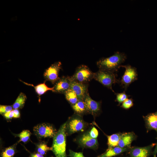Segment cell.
Wrapping results in <instances>:
<instances>
[{"label": "cell", "instance_id": "cell-1", "mask_svg": "<svg viewBox=\"0 0 157 157\" xmlns=\"http://www.w3.org/2000/svg\"><path fill=\"white\" fill-rule=\"evenodd\" d=\"M126 58L125 53L116 51L111 56L100 58L97 61L96 64L99 69L115 73Z\"/></svg>", "mask_w": 157, "mask_h": 157}, {"label": "cell", "instance_id": "cell-2", "mask_svg": "<svg viewBox=\"0 0 157 157\" xmlns=\"http://www.w3.org/2000/svg\"><path fill=\"white\" fill-rule=\"evenodd\" d=\"M66 122L63 124L53 138L52 151L56 157H67L66 152Z\"/></svg>", "mask_w": 157, "mask_h": 157}, {"label": "cell", "instance_id": "cell-3", "mask_svg": "<svg viewBox=\"0 0 157 157\" xmlns=\"http://www.w3.org/2000/svg\"><path fill=\"white\" fill-rule=\"evenodd\" d=\"M88 124L83 119L82 116L75 113L69 117L66 122V132L67 135L76 133L83 132Z\"/></svg>", "mask_w": 157, "mask_h": 157}, {"label": "cell", "instance_id": "cell-4", "mask_svg": "<svg viewBox=\"0 0 157 157\" xmlns=\"http://www.w3.org/2000/svg\"><path fill=\"white\" fill-rule=\"evenodd\" d=\"M117 76L116 73L99 69L97 72L94 73V78L115 93L112 86L115 83H119L120 80L117 78Z\"/></svg>", "mask_w": 157, "mask_h": 157}, {"label": "cell", "instance_id": "cell-5", "mask_svg": "<svg viewBox=\"0 0 157 157\" xmlns=\"http://www.w3.org/2000/svg\"><path fill=\"white\" fill-rule=\"evenodd\" d=\"M93 73L87 66L81 65L76 69L74 74L70 77L72 81L83 83H88L94 78Z\"/></svg>", "mask_w": 157, "mask_h": 157}, {"label": "cell", "instance_id": "cell-6", "mask_svg": "<svg viewBox=\"0 0 157 157\" xmlns=\"http://www.w3.org/2000/svg\"><path fill=\"white\" fill-rule=\"evenodd\" d=\"M33 131L34 135L40 139L53 138L57 132L52 125L46 123L38 124L34 127Z\"/></svg>", "mask_w": 157, "mask_h": 157}, {"label": "cell", "instance_id": "cell-7", "mask_svg": "<svg viewBox=\"0 0 157 157\" xmlns=\"http://www.w3.org/2000/svg\"><path fill=\"white\" fill-rule=\"evenodd\" d=\"M121 67L125 68V70L119 83L125 91L131 83L138 79V73L136 68L129 65H122Z\"/></svg>", "mask_w": 157, "mask_h": 157}, {"label": "cell", "instance_id": "cell-8", "mask_svg": "<svg viewBox=\"0 0 157 157\" xmlns=\"http://www.w3.org/2000/svg\"><path fill=\"white\" fill-rule=\"evenodd\" d=\"M77 142L83 148H89L94 150L98 148L99 145L97 139L92 138L88 131L80 135L77 139Z\"/></svg>", "mask_w": 157, "mask_h": 157}, {"label": "cell", "instance_id": "cell-9", "mask_svg": "<svg viewBox=\"0 0 157 157\" xmlns=\"http://www.w3.org/2000/svg\"><path fill=\"white\" fill-rule=\"evenodd\" d=\"M61 65L60 62H56L46 69L44 74V76L46 80L55 84L60 78L58 76V74L61 68Z\"/></svg>", "mask_w": 157, "mask_h": 157}, {"label": "cell", "instance_id": "cell-10", "mask_svg": "<svg viewBox=\"0 0 157 157\" xmlns=\"http://www.w3.org/2000/svg\"><path fill=\"white\" fill-rule=\"evenodd\" d=\"M85 104L87 114H90L95 117L99 114L101 108V102L93 100L89 93L85 96L83 99Z\"/></svg>", "mask_w": 157, "mask_h": 157}, {"label": "cell", "instance_id": "cell-11", "mask_svg": "<svg viewBox=\"0 0 157 157\" xmlns=\"http://www.w3.org/2000/svg\"><path fill=\"white\" fill-rule=\"evenodd\" d=\"M88 83H83L71 80L70 88L77 95L79 100H83L85 96L88 93Z\"/></svg>", "mask_w": 157, "mask_h": 157}, {"label": "cell", "instance_id": "cell-12", "mask_svg": "<svg viewBox=\"0 0 157 157\" xmlns=\"http://www.w3.org/2000/svg\"><path fill=\"white\" fill-rule=\"evenodd\" d=\"M70 77L63 76L55 83L53 86L54 92L64 94L70 88Z\"/></svg>", "mask_w": 157, "mask_h": 157}, {"label": "cell", "instance_id": "cell-13", "mask_svg": "<svg viewBox=\"0 0 157 157\" xmlns=\"http://www.w3.org/2000/svg\"><path fill=\"white\" fill-rule=\"evenodd\" d=\"M156 145L155 143H153L146 147L132 148L130 151L131 157H149L153 148Z\"/></svg>", "mask_w": 157, "mask_h": 157}, {"label": "cell", "instance_id": "cell-14", "mask_svg": "<svg viewBox=\"0 0 157 157\" xmlns=\"http://www.w3.org/2000/svg\"><path fill=\"white\" fill-rule=\"evenodd\" d=\"M143 118L147 131L153 130L157 132V111L148 114Z\"/></svg>", "mask_w": 157, "mask_h": 157}, {"label": "cell", "instance_id": "cell-15", "mask_svg": "<svg viewBox=\"0 0 157 157\" xmlns=\"http://www.w3.org/2000/svg\"><path fill=\"white\" fill-rule=\"evenodd\" d=\"M135 138V135L133 132L122 133L118 146L121 148H129Z\"/></svg>", "mask_w": 157, "mask_h": 157}, {"label": "cell", "instance_id": "cell-16", "mask_svg": "<svg viewBox=\"0 0 157 157\" xmlns=\"http://www.w3.org/2000/svg\"><path fill=\"white\" fill-rule=\"evenodd\" d=\"M128 148H121L118 146L108 149L104 153L97 157H113L126 151Z\"/></svg>", "mask_w": 157, "mask_h": 157}, {"label": "cell", "instance_id": "cell-17", "mask_svg": "<svg viewBox=\"0 0 157 157\" xmlns=\"http://www.w3.org/2000/svg\"><path fill=\"white\" fill-rule=\"evenodd\" d=\"M71 106L76 114L82 116L87 114L85 104L83 100H79L76 103Z\"/></svg>", "mask_w": 157, "mask_h": 157}, {"label": "cell", "instance_id": "cell-18", "mask_svg": "<svg viewBox=\"0 0 157 157\" xmlns=\"http://www.w3.org/2000/svg\"><path fill=\"white\" fill-rule=\"evenodd\" d=\"M26 85L33 86L36 91V93L40 97V96L44 94L45 93L48 91L50 90L54 92L53 87L52 88H50L48 87L45 83V82L43 83H40L38 85L34 86L33 85L28 84L22 81Z\"/></svg>", "mask_w": 157, "mask_h": 157}, {"label": "cell", "instance_id": "cell-19", "mask_svg": "<svg viewBox=\"0 0 157 157\" xmlns=\"http://www.w3.org/2000/svg\"><path fill=\"white\" fill-rule=\"evenodd\" d=\"M121 134L117 133L107 136L108 149L118 146Z\"/></svg>", "mask_w": 157, "mask_h": 157}, {"label": "cell", "instance_id": "cell-20", "mask_svg": "<svg viewBox=\"0 0 157 157\" xmlns=\"http://www.w3.org/2000/svg\"><path fill=\"white\" fill-rule=\"evenodd\" d=\"M27 97L25 94L21 92L12 105L14 109H21L24 106Z\"/></svg>", "mask_w": 157, "mask_h": 157}, {"label": "cell", "instance_id": "cell-21", "mask_svg": "<svg viewBox=\"0 0 157 157\" xmlns=\"http://www.w3.org/2000/svg\"><path fill=\"white\" fill-rule=\"evenodd\" d=\"M64 94L66 100L71 106L75 104L79 100L77 95L70 88Z\"/></svg>", "mask_w": 157, "mask_h": 157}, {"label": "cell", "instance_id": "cell-22", "mask_svg": "<svg viewBox=\"0 0 157 157\" xmlns=\"http://www.w3.org/2000/svg\"><path fill=\"white\" fill-rule=\"evenodd\" d=\"M17 144L16 143L4 149L1 153V157H14L16 152Z\"/></svg>", "mask_w": 157, "mask_h": 157}, {"label": "cell", "instance_id": "cell-23", "mask_svg": "<svg viewBox=\"0 0 157 157\" xmlns=\"http://www.w3.org/2000/svg\"><path fill=\"white\" fill-rule=\"evenodd\" d=\"M13 134L15 137H18L19 138L18 142H22L25 143L30 140L31 133L29 130H25L22 131L19 133L17 134L13 133Z\"/></svg>", "mask_w": 157, "mask_h": 157}, {"label": "cell", "instance_id": "cell-24", "mask_svg": "<svg viewBox=\"0 0 157 157\" xmlns=\"http://www.w3.org/2000/svg\"><path fill=\"white\" fill-rule=\"evenodd\" d=\"M37 152L43 155L46 154L49 151H52V147H49L45 142H41L36 145Z\"/></svg>", "mask_w": 157, "mask_h": 157}, {"label": "cell", "instance_id": "cell-25", "mask_svg": "<svg viewBox=\"0 0 157 157\" xmlns=\"http://www.w3.org/2000/svg\"><path fill=\"white\" fill-rule=\"evenodd\" d=\"M115 94L116 96L115 100L118 102L119 105L122 103L130 96L126 94L125 91L120 93H115Z\"/></svg>", "mask_w": 157, "mask_h": 157}, {"label": "cell", "instance_id": "cell-26", "mask_svg": "<svg viewBox=\"0 0 157 157\" xmlns=\"http://www.w3.org/2000/svg\"><path fill=\"white\" fill-rule=\"evenodd\" d=\"M133 105V99H128L122 103L121 107L125 109H128L132 107Z\"/></svg>", "mask_w": 157, "mask_h": 157}, {"label": "cell", "instance_id": "cell-27", "mask_svg": "<svg viewBox=\"0 0 157 157\" xmlns=\"http://www.w3.org/2000/svg\"><path fill=\"white\" fill-rule=\"evenodd\" d=\"M13 106H11L0 105V113L3 115L6 113L11 111L13 110Z\"/></svg>", "mask_w": 157, "mask_h": 157}, {"label": "cell", "instance_id": "cell-28", "mask_svg": "<svg viewBox=\"0 0 157 157\" xmlns=\"http://www.w3.org/2000/svg\"><path fill=\"white\" fill-rule=\"evenodd\" d=\"M69 152L68 156L69 157H85L82 152H75L71 149H69Z\"/></svg>", "mask_w": 157, "mask_h": 157}, {"label": "cell", "instance_id": "cell-29", "mask_svg": "<svg viewBox=\"0 0 157 157\" xmlns=\"http://www.w3.org/2000/svg\"><path fill=\"white\" fill-rule=\"evenodd\" d=\"M88 133L93 138H97L99 134L98 131L94 127H92Z\"/></svg>", "mask_w": 157, "mask_h": 157}, {"label": "cell", "instance_id": "cell-30", "mask_svg": "<svg viewBox=\"0 0 157 157\" xmlns=\"http://www.w3.org/2000/svg\"><path fill=\"white\" fill-rule=\"evenodd\" d=\"M3 116L7 119H10L13 118L14 112L13 110L10 112L6 113L3 115Z\"/></svg>", "mask_w": 157, "mask_h": 157}, {"label": "cell", "instance_id": "cell-31", "mask_svg": "<svg viewBox=\"0 0 157 157\" xmlns=\"http://www.w3.org/2000/svg\"><path fill=\"white\" fill-rule=\"evenodd\" d=\"M13 111L14 112L13 118H19L20 115L19 110L18 109H14Z\"/></svg>", "mask_w": 157, "mask_h": 157}, {"label": "cell", "instance_id": "cell-32", "mask_svg": "<svg viewBox=\"0 0 157 157\" xmlns=\"http://www.w3.org/2000/svg\"><path fill=\"white\" fill-rule=\"evenodd\" d=\"M30 157H44V156L40 154L37 153L31 154Z\"/></svg>", "mask_w": 157, "mask_h": 157}, {"label": "cell", "instance_id": "cell-33", "mask_svg": "<svg viewBox=\"0 0 157 157\" xmlns=\"http://www.w3.org/2000/svg\"><path fill=\"white\" fill-rule=\"evenodd\" d=\"M155 148L153 153L154 157H156V155L157 153V142L156 144Z\"/></svg>", "mask_w": 157, "mask_h": 157}]
</instances>
